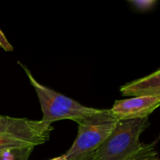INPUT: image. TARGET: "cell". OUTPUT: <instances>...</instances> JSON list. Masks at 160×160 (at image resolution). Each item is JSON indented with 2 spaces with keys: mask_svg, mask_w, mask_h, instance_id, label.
Segmentation results:
<instances>
[{
  "mask_svg": "<svg viewBox=\"0 0 160 160\" xmlns=\"http://www.w3.org/2000/svg\"><path fill=\"white\" fill-rule=\"evenodd\" d=\"M160 106L159 96H136L117 100L110 109L119 120H134L149 117Z\"/></svg>",
  "mask_w": 160,
  "mask_h": 160,
  "instance_id": "cell-5",
  "label": "cell"
},
{
  "mask_svg": "<svg viewBox=\"0 0 160 160\" xmlns=\"http://www.w3.org/2000/svg\"><path fill=\"white\" fill-rule=\"evenodd\" d=\"M128 2L131 3L138 10L145 12L152 9L156 2L153 0H129Z\"/></svg>",
  "mask_w": 160,
  "mask_h": 160,
  "instance_id": "cell-9",
  "label": "cell"
},
{
  "mask_svg": "<svg viewBox=\"0 0 160 160\" xmlns=\"http://www.w3.org/2000/svg\"><path fill=\"white\" fill-rule=\"evenodd\" d=\"M120 91L123 96H159L160 69L144 78L127 83Z\"/></svg>",
  "mask_w": 160,
  "mask_h": 160,
  "instance_id": "cell-6",
  "label": "cell"
},
{
  "mask_svg": "<svg viewBox=\"0 0 160 160\" xmlns=\"http://www.w3.org/2000/svg\"><path fill=\"white\" fill-rule=\"evenodd\" d=\"M49 160H67V159H66L65 155L63 154V155H62V156H58V157H56V158H54V159H52Z\"/></svg>",
  "mask_w": 160,
  "mask_h": 160,
  "instance_id": "cell-13",
  "label": "cell"
},
{
  "mask_svg": "<svg viewBox=\"0 0 160 160\" xmlns=\"http://www.w3.org/2000/svg\"><path fill=\"white\" fill-rule=\"evenodd\" d=\"M34 148L10 150L0 154V160H28Z\"/></svg>",
  "mask_w": 160,
  "mask_h": 160,
  "instance_id": "cell-8",
  "label": "cell"
},
{
  "mask_svg": "<svg viewBox=\"0 0 160 160\" xmlns=\"http://www.w3.org/2000/svg\"><path fill=\"white\" fill-rule=\"evenodd\" d=\"M149 126V117L119 120L112 134L95 151V160L129 159L142 148L140 137Z\"/></svg>",
  "mask_w": 160,
  "mask_h": 160,
  "instance_id": "cell-2",
  "label": "cell"
},
{
  "mask_svg": "<svg viewBox=\"0 0 160 160\" xmlns=\"http://www.w3.org/2000/svg\"><path fill=\"white\" fill-rule=\"evenodd\" d=\"M78 160H95V152L85 155V156H82Z\"/></svg>",
  "mask_w": 160,
  "mask_h": 160,
  "instance_id": "cell-12",
  "label": "cell"
},
{
  "mask_svg": "<svg viewBox=\"0 0 160 160\" xmlns=\"http://www.w3.org/2000/svg\"><path fill=\"white\" fill-rule=\"evenodd\" d=\"M52 123L42 120L20 118L18 123L10 129L0 132V154L10 150L34 148L48 142Z\"/></svg>",
  "mask_w": 160,
  "mask_h": 160,
  "instance_id": "cell-4",
  "label": "cell"
},
{
  "mask_svg": "<svg viewBox=\"0 0 160 160\" xmlns=\"http://www.w3.org/2000/svg\"><path fill=\"white\" fill-rule=\"evenodd\" d=\"M19 120H20V118L0 116V132H3V131L10 129L18 123Z\"/></svg>",
  "mask_w": 160,
  "mask_h": 160,
  "instance_id": "cell-10",
  "label": "cell"
},
{
  "mask_svg": "<svg viewBox=\"0 0 160 160\" xmlns=\"http://www.w3.org/2000/svg\"><path fill=\"white\" fill-rule=\"evenodd\" d=\"M119 120L110 109H100L76 120L78 131L76 139L65 153L67 160H78L95 152L109 137Z\"/></svg>",
  "mask_w": 160,
  "mask_h": 160,
  "instance_id": "cell-1",
  "label": "cell"
},
{
  "mask_svg": "<svg viewBox=\"0 0 160 160\" xmlns=\"http://www.w3.org/2000/svg\"><path fill=\"white\" fill-rule=\"evenodd\" d=\"M0 47L6 52H12L13 50V47L9 43L1 29H0Z\"/></svg>",
  "mask_w": 160,
  "mask_h": 160,
  "instance_id": "cell-11",
  "label": "cell"
},
{
  "mask_svg": "<svg viewBox=\"0 0 160 160\" xmlns=\"http://www.w3.org/2000/svg\"><path fill=\"white\" fill-rule=\"evenodd\" d=\"M156 141L150 144H143L142 148L127 160H160L156 150Z\"/></svg>",
  "mask_w": 160,
  "mask_h": 160,
  "instance_id": "cell-7",
  "label": "cell"
},
{
  "mask_svg": "<svg viewBox=\"0 0 160 160\" xmlns=\"http://www.w3.org/2000/svg\"><path fill=\"white\" fill-rule=\"evenodd\" d=\"M24 70L30 83L34 88L42 112V122L52 123L56 121L78 119L96 112L98 109L83 106L76 100L59 93L39 83L26 66L18 62Z\"/></svg>",
  "mask_w": 160,
  "mask_h": 160,
  "instance_id": "cell-3",
  "label": "cell"
}]
</instances>
